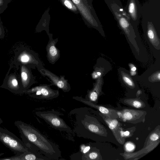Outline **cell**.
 I'll use <instances>...</instances> for the list:
<instances>
[{"label":"cell","mask_w":160,"mask_h":160,"mask_svg":"<svg viewBox=\"0 0 160 160\" xmlns=\"http://www.w3.org/2000/svg\"><path fill=\"white\" fill-rule=\"evenodd\" d=\"M94 85L93 88L91 90H88L87 94L85 98L93 103L95 104L100 95L101 87L98 80Z\"/></svg>","instance_id":"obj_19"},{"label":"cell","mask_w":160,"mask_h":160,"mask_svg":"<svg viewBox=\"0 0 160 160\" xmlns=\"http://www.w3.org/2000/svg\"><path fill=\"white\" fill-rule=\"evenodd\" d=\"M123 134L124 136H128L130 135V132L128 131H126L124 132Z\"/></svg>","instance_id":"obj_26"},{"label":"cell","mask_w":160,"mask_h":160,"mask_svg":"<svg viewBox=\"0 0 160 160\" xmlns=\"http://www.w3.org/2000/svg\"><path fill=\"white\" fill-rule=\"evenodd\" d=\"M159 137L158 134L153 133L151 134L150 137V139L152 141H155L158 139Z\"/></svg>","instance_id":"obj_24"},{"label":"cell","mask_w":160,"mask_h":160,"mask_svg":"<svg viewBox=\"0 0 160 160\" xmlns=\"http://www.w3.org/2000/svg\"><path fill=\"white\" fill-rule=\"evenodd\" d=\"M20 66L21 68L19 78L24 92L29 89L35 82V79L31 69L33 68L30 66L23 65Z\"/></svg>","instance_id":"obj_13"},{"label":"cell","mask_w":160,"mask_h":160,"mask_svg":"<svg viewBox=\"0 0 160 160\" xmlns=\"http://www.w3.org/2000/svg\"><path fill=\"white\" fill-rule=\"evenodd\" d=\"M124 8L136 34L139 37L138 26L142 14V9L139 0H127L126 6Z\"/></svg>","instance_id":"obj_8"},{"label":"cell","mask_w":160,"mask_h":160,"mask_svg":"<svg viewBox=\"0 0 160 160\" xmlns=\"http://www.w3.org/2000/svg\"><path fill=\"white\" fill-rule=\"evenodd\" d=\"M143 25H144L143 24ZM145 37L152 51L159 53L160 49V39L158 35L157 31L151 21L145 22L143 26Z\"/></svg>","instance_id":"obj_10"},{"label":"cell","mask_w":160,"mask_h":160,"mask_svg":"<svg viewBox=\"0 0 160 160\" xmlns=\"http://www.w3.org/2000/svg\"><path fill=\"white\" fill-rule=\"evenodd\" d=\"M99 114L102 117L110 129L112 131L116 139L121 144H123L124 139L121 134V129L120 123L116 119L111 118L107 117L101 113Z\"/></svg>","instance_id":"obj_17"},{"label":"cell","mask_w":160,"mask_h":160,"mask_svg":"<svg viewBox=\"0 0 160 160\" xmlns=\"http://www.w3.org/2000/svg\"><path fill=\"white\" fill-rule=\"evenodd\" d=\"M51 84H40L24 92L31 97L39 99L51 100L57 98L59 95L58 90L52 89Z\"/></svg>","instance_id":"obj_7"},{"label":"cell","mask_w":160,"mask_h":160,"mask_svg":"<svg viewBox=\"0 0 160 160\" xmlns=\"http://www.w3.org/2000/svg\"><path fill=\"white\" fill-rule=\"evenodd\" d=\"M126 150L128 152H131L135 148V145L133 144L131 142H128L127 143L125 146Z\"/></svg>","instance_id":"obj_23"},{"label":"cell","mask_w":160,"mask_h":160,"mask_svg":"<svg viewBox=\"0 0 160 160\" xmlns=\"http://www.w3.org/2000/svg\"><path fill=\"white\" fill-rule=\"evenodd\" d=\"M118 72L120 80L123 84L132 89L136 88V81L131 75L129 71L123 68H120L118 69Z\"/></svg>","instance_id":"obj_18"},{"label":"cell","mask_w":160,"mask_h":160,"mask_svg":"<svg viewBox=\"0 0 160 160\" xmlns=\"http://www.w3.org/2000/svg\"><path fill=\"white\" fill-rule=\"evenodd\" d=\"M0 141L16 155L28 151L22 141L5 128L0 127Z\"/></svg>","instance_id":"obj_5"},{"label":"cell","mask_w":160,"mask_h":160,"mask_svg":"<svg viewBox=\"0 0 160 160\" xmlns=\"http://www.w3.org/2000/svg\"><path fill=\"white\" fill-rule=\"evenodd\" d=\"M37 68L41 74L48 77L50 80L51 86H55L65 92L70 90V85L68 82V80L65 79V76L59 77L45 68L43 66L39 67Z\"/></svg>","instance_id":"obj_9"},{"label":"cell","mask_w":160,"mask_h":160,"mask_svg":"<svg viewBox=\"0 0 160 160\" xmlns=\"http://www.w3.org/2000/svg\"><path fill=\"white\" fill-rule=\"evenodd\" d=\"M13 62L17 69L22 65L30 66L33 68L43 66L37 54L24 46L18 47L16 49Z\"/></svg>","instance_id":"obj_4"},{"label":"cell","mask_w":160,"mask_h":160,"mask_svg":"<svg viewBox=\"0 0 160 160\" xmlns=\"http://www.w3.org/2000/svg\"><path fill=\"white\" fill-rule=\"evenodd\" d=\"M130 67L131 71H135L136 68L135 66L132 64L130 65Z\"/></svg>","instance_id":"obj_25"},{"label":"cell","mask_w":160,"mask_h":160,"mask_svg":"<svg viewBox=\"0 0 160 160\" xmlns=\"http://www.w3.org/2000/svg\"><path fill=\"white\" fill-rule=\"evenodd\" d=\"M36 115L44 120L52 128L60 131L72 132V130L60 116L62 114L52 109L35 112Z\"/></svg>","instance_id":"obj_6"},{"label":"cell","mask_w":160,"mask_h":160,"mask_svg":"<svg viewBox=\"0 0 160 160\" xmlns=\"http://www.w3.org/2000/svg\"><path fill=\"white\" fill-rule=\"evenodd\" d=\"M89 3L91 4H92V0H87Z\"/></svg>","instance_id":"obj_27"},{"label":"cell","mask_w":160,"mask_h":160,"mask_svg":"<svg viewBox=\"0 0 160 160\" xmlns=\"http://www.w3.org/2000/svg\"><path fill=\"white\" fill-rule=\"evenodd\" d=\"M62 5L71 12L75 13H79L77 7L72 0H59Z\"/></svg>","instance_id":"obj_21"},{"label":"cell","mask_w":160,"mask_h":160,"mask_svg":"<svg viewBox=\"0 0 160 160\" xmlns=\"http://www.w3.org/2000/svg\"><path fill=\"white\" fill-rule=\"evenodd\" d=\"M125 103L137 108L145 107V104L140 100L138 99H128L125 100Z\"/></svg>","instance_id":"obj_22"},{"label":"cell","mask_w":160,"mask_h":160,"mask_svg":"<svg viewBox=\"0 0 160 160\" xmlns=\"http://www.w3.org/2000/svg\"><path fill=\"white\" fill-rule=\"evenodd\" d=\"M14 123L28 149L36 151L50 160L60 159L61 152L57 145L29 124L19 120L15 121Z\"/></svg>","instance_id":"obj_1"},{"label":"cell","mask_w":160,"mask_h":160,"mask_svg":"<svg viewBox=\"0 0 160 160\" xmlns=\"http://www.w3.org/2000/svg\"><path fill=\"white\" fill-rule=\"evenodd\" d=\"M99 153L95 149L92 148L89 150L84 153L81 154L79 156V160H88L99 159Z\"/></svg>","instance_id":"obj_20"},{"label":"cell","mask_w":160,"mask_h":160,"mask_svg":"<svg viewBox=\"0 0 160 160\" xmlns=\"http://www.w3.org/2000/svg\"><path fill=\"white\" fill-rule=\"evenodd\" d=\"M48 36L49 39L46 46L47 58L50 63L54 64L60 57V51L56 46L58 39H53L52 34L51 33Z\"/></svg>","instance_id":"obj_14"},{"label":"cell","mask_w":160,"mask_h":160,"mask_svg":"<svg viewBox=\"0 0 160 160\" xmlns=\"http://www.w3.org/2000/svg\"><path fill=\"white\" fill-rule=\"evenodd\" d=\"M117 21L118 26L122 30L129 42L133 51L139 56L140 49L137 45L136 39L138 37L136 34L130 22L128 16L125 12L120 0H104Z\"/></svg>","instance_id":"obj_2"},{"label":"cell","mask_w":160,"mask_h":160,"mask_svg":"<svg viewBox=\"0 0 160 160\" xmlns=\"http://www.w3.org/2000/svg\"><path fill=\"white\" fill-rule=\"evenodd\" d=\"M78 9L83 20L88 26L97 30L104 36L101 23L96 14L92 5L87 0H72Z\"/></svg>","instance_id":"obj_3"},{"label":"cell","mask_w":160,"mask_h":160,"mask_svg":"<svg viewBox=\"0 0 160 160\" xmlns=\"http://www.w3.org/2000/svg\"><path fill=\"white\" fill-rule=\"evenodd\" d=\"M72 98L97 109L99 111L102 115L107 117L113 119H116L119 118L117 112V111L116 110L107 108L103 106L94 104L81 97L73 96Z\"/></svg>","instance_id":"obj_15"},{"label":"cell","mask_w":160,"mask_h":160,"mask_svg":"<svg viewBox=\"0 0 160 160\" xmlns=\"http://www.w3.org/2000/svg\"><path fill=\"white\" fill-rule=\"evenodd\" d=\"M0 87L16 94H22L24 92L19 77L15 73L7 74Z\"/></svg>","instance_id":"obj_11"},{"label":"cell","mask_w":160,"mask_h":160,"mask_svg":"<svg viewBox=\"0 0 160 160\" xmlns=\"http://www.w3.org/2000/svg\"><path fill=\"white\" fill-rule=\"evenodd\" d=\"M3 122L2 120L0 118V124L2 123Z\"/></svg>","instance_id":"obj_28"},{"label":"cell","mask_w":160,"mask_h":160,"mask_svg":"<svg viewBox=\"0 0 160 160\" xmlns=\"http://www.w3.org/2000/svg\"><path fill=\"white\" fill-rule=\"evenodd\" d=\"M48 158L39 152L28 149V151L19 155H16L8 158H0V160H48Z\"/></svg>","instance_id":"obj_16"},{"label":"cell","mask_w":160,"mask_h":160,"mask_svg":"<svg viewBox=\"0 0 160 160\" xmlns=\"http://www.w3.org/2000/svg\"><path fill=\"white\" fill-rule=\"evenodd\" d=\"M4 154V153H0V156H1L2 155Z\"/></svg>","instance_id":"obj_29"},{"label":"cell","mask_w":160,"mask_h":160,"mask_svg":"<svg viewBox=\"0 0 160 160\" xmlns=\"http://www.w3.org/2000/svg\"><path fill=\"white\" fill-rule=\"evenodd\" d=\"M119 118L123 121L132 123H136L143 121L146 112L143 111L131 109H124L117 111Z\"/></svg>","instance_id":"obj_12"}]
</instances>
